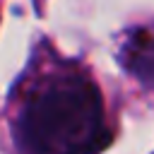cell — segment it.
<instances>
[{
	"label": "cell",
	"instance_id": "obj_1",
	"mask_svg": "<svg viewBox=\"0 0 154 154\" xmlns=\"http://www.w3.org/2000/svg\"><path fill=\"white\" fill-rule=\"evenodd\" d=\"M10 132L19 154H99L113 137L99 84L67 60L41 65L17 84Z\"/></svg>",
	"mask_w": 154,
	"mask_h": 154
},
{
	"label": "cell",
	"instance_id": "obj_2",
	"mask_svg": "<svg viewBox=\"0 0 154 154\" xmlns=\"http://www.w3.org/2000/svg\"><path fill=\"white\" fill-rule=\"evenodd\" d=\"M120 63L137 82L154 89V24L135 29L123 41Z\"/></svg>",
	"mask_w": 154,
	"mask_h": 154
}]
</instances>
